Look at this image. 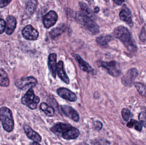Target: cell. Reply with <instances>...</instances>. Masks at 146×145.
Listing matches in <instances>:
<instances>
[{
    "label": "cell",
    "mask_w": 146,
    "mask_h": 145,
    "mask_svg": "<svg viewBox=\"0 0 146 145\" xmlns=\"http://www.w3.org/2000/svg\"><path fill=\"white\" fill-rule=\"evenodd\" d=\"M62 112L69 118L75 122H78L80 120V116L77 112L72 106L68 105L61 106Z\"/></svg>",
    "instance_id": "8fae6325"
},
{
    "label": "cell",
    "mask_w": 146,
    "mask_h": 145,
    "mask_svg": "<svg viewBox=\"0 0 146 145\" xmlns=\"http://www.w3.org/2000/svg\"><path fill=\"white\" fill-rule=\"evenodd\" d=\"M98 65L106 69L111 75L115 77L119 76L121 73L119 65L114 60L110 62L99 61Z\"/></svg>",
    "instance_id": "5b68a950"
},
{
    "label": "cell",
    "mask_w": 146,
    "mask_h": 145,
    "mask_svg": "<svg viewBox=\"0 0 146 145\" xmlns=\"http://www.w3.org/2000/svg\"><path fill=\"white\" fill-rule=\"evenodd\" d=\"M114 35L123 43L128 50L133 52L137 51V47L134 43L127 28L123 26H118L114 30Z\"/></svg>",
    "instance_id": "6da1fadb"
},
{
    "label": "cell",
    "mask_w": 146,
    "mask_h": 145,
    "mask_svg": "<svg viewBox=\"0 0 146 145\" xmlns=\"http://www.w3.org/2000/svg\"><path fill=\"white\" fill-rule=\"evenodd\" d=\"M6 23L5 20L0 18V34H2L6 30Z\"/></svg>",
    "instance_id": "4dcf8cb0"
},
{
    "label": "cell",
    "mask_w": 146,
    "mask_h": 145,
    "mask_svg": "<svg viewBox=\"0 0 146 145\" xmlns=\"http://www.w3.org/2000/svg\"><path fill=\"white\" fill-rule=\"evenodd\" d=\"M141 41L143 42H145L146 41V27L144 26L141 30V32L139 36Z\"/></svg>",
    "instance_id": "f546056e"
},
{
    "label": "cell",
    "mask_w": 146,
    "mask_h": 145,
    "mask_svg": "<svg viewBox=\"0 0 146 145\" xmlns=\"http://www.w3.org/2000/svg\"><path fill=\"white\" fill-rule=\"evenodd\" d=\"M37 1H30L28 2L26 7V12L28 15H31L36 9L37 6Z\"/></svg>",
    "instance_id": "cb8c5ba5"
},
{
    "label": "cell",
    "mask_w": 146,
    "mask_h": 145,
    "mask_svg": "<svg viewBox=\"0 0 146 145\" xmlns=\"http://www.w3.org/2000/svg\"><path fill=\"white\" fill-rule=\"evenodd\" d=\"M24 129L25 133L29 139L34 142H39L41 141V136L33 130L30 126L25 124L24 126Z\"/></svg>",
    "instance_id": "4fadbf2b"
},
{
    "label": "cell",
    "mask_w": 146,
    "mask_h": 145,
    "mask_svg": "<svg viewBox=\"0 0 146 145\" xmlns=\"http://www.w3.org/2000/svg\"><path fill=\"white\" fill-rule=\"evenodd\" d=\"M79 4H80L81 9L83 12L82 13L92 18L94 16L93 14L91 9L89 8L88 6L87 5L86 3L83 2H80L79 3Z\"/></svg>",
    "instance_id": "d4e9b609"
},
{
    "label": "cell",
    "mask_w": 146,
    "mask_h": 145,
    "mask_svg": "<svg viewBox=\"0 0 146 145\" xmlns=\"http://www.w3.org/2000/svg\"><path fill=\"white\" fill-rule=\"evenodd\" d=\"M80 133L79 129L75 127L71 128L62 135V137L64 139L67 140L75 139L78 138L80 135Z\"/></svg>",
    "instance_id": "d6986e66"
},
{
    "label": "cell",
    "mask_w": 146,
    "mask_h": 145,
    "mask_svg": "<svg viewBox=\"0 0 146 145\" xmlns=\"http://www.w3.org/2000/svg\"><path fill=\"white\" fill-rule=\"evenodd\" d=\"M139 120L142 125L146 128V112H142L139 115Z\"/></svg>",
    "instance_id": "f1b7e54d"
},
{
    "label": "cell",
    "mask_w": 146,
    "mask_h": 145,
    "mask_svg": "<svg viewBox=\"0 0 146 145\" xmlns=\"http://www.w3.org/2000/svg\"><path fill=\"white\" fill-rule=\"evenodd\" d=\"M40 108L48 116H52L54 114V109L53 107L48 105L46 103H42L40 104Z\"/></svg>",
    "instance_id": "603a6c76"
},
{
    "label": "cell",
    "mask_w": 146,
    "mask_h": 145,
    "mask_svg": "<svg viewBox=\"0 0 146 145\" xmlns=\"http://www.w3.org/2000/svg\"><path fill=\"white\" fill-rule=\"evenodd\" d=\"M56 72L60 78L63 82L66 84H69L70 80L64 70V64L62 61L58 62L56 66Z\"/></svg>",
    "instance_id": "9a60e30c"
},
{
    "label": "cell",
    "mask_w": 146,
    "mask_h": 145,
    "mask_svg": "<svg viewBox=\"0 0 146 145\" xmlns=\"http://www.w3.org/2000/svg\"><path fill=\"white\" fill-rule=\"evenodd\" d=\"M11 1H6V0H0V8L4 7L7 6L10 2Z\"/></svg>",
    "instance_id": "1f68e13d"
},
{
    "label": "cell",
    "mask_w": 146,
    "mask_h": 145,
    "mask_svg": "<svg viewBox=\"0 0 146 145\" xmlns=\"http://www.w3.org/2000/svg\"><path fill=\"white\" fill-rule=\"evenodd\" d=\"M23 37L29 41H35L37 39L39 35L38 31L31 25H28L22 30Z\"/></svg>",
    "instance_id": "ba28073f"
},
{
    "label": "cell",
    "mask_w": 146,
    "mask_h": 145,
    "mask_svg": "<svg viewBox=\"0 0 146 145\" xmlns=\"http://www.w3.org/2000/svg\"><path fill=\"white\" fill-rule=\"evenodd\" d=\"M136 88L137 89L140 94L144 97H146V85L141 83L137 82L135 84Z\"/></svg>",
    "instance_id": "4316f807"
},
{
    "label": "cell",
    "mask_w": 146,
    "mask_h": 145,
    "mask_svg": "<svg viewBox=\"0 0 146 145\" xmlns=\"http://www.w3.org/2000/svg\"><path fill=\"white\" fill-rule=\"evenodd\" d=\"M58 19L57 14L54 11H50L44 16L43 19V23L45 28H50L54 25Z\"/></svg>",
    "instance_id": "9c48e42d"
},
{
    "label": "cell",
    "mask_w": 146,
    "mask_h": 145,
    "mask_svg": "<svg viewBox=\"0 0 146 145\" xmlns=\"http://www.w3.org/2000/svg\"><path fill=\"white\" fill-rule=\"evenodd\" d=\"M138 75L139 71L137 69L135 68L129 69L122 78V83L126 87L131 86Z\"/></svg>",
    "instance_id": "52a82bcc"
},
{
    "label": "cell",
    "mask_w": 146,
    "mask_h": 145,
    "mask_svg": "<svg viewBox=\"0 0 146 145\" xmlns=\"http://www.w3.org/2000/svg\"><path fill=\"white\" fill-rule=\"evenodd\" d=\"M75 58L76 60H77L79 64V66L82 70L88 73H91V74L94 73L95 71L92 67L87 62L82 59L80 55L78 54H76Z\"/></svg>",
    "instance_id": "5bb4252c"
},
{
    "label": "cell",
    "mask_w": 146,
    "mask_h": 145,
    "mask_svg": "<svg viewBox=\"0 0 146 145\" xmlns=\"http://www.w3.org/2000/svg\"><path fill=\"white\" fill-rule=\"evenodd\" d=\"M0 120L3 127L7 132H12L14 128V123L12 112L6 107L0 108Z\"/></svg>",
    "instance_id": "3957f363"
},
{
    "label": "cell",
    "mask_w": 146,
    "mask_h": 145,
    "mask_svg": "<svg viewBox=\"0 0 146 145\" xmlns=\"http://www.w3.org/2000/svg\"><path fill=\"white\" fill-rule=\"evenodd\" d=\"M100 11V9L98 7H96V8H95L94 9V12L95 13H98V12Z\"/></svg>",
    "instance_id": "e575fe53"
},
{
    "label": "cell",
    "mask_w": 146,
    "mask_h": 145,
    "mask_svg": "<svg viewBox=\"0 0 146 145\" xmlns=\"http://www.w3.org/2000/svg\"><path fill=\"white\" fill-rule=\"evenodd\" d=\"M40 102L39 97L36 96L32 89H30L21 98V103L31 110L36 109Z\"/></svg>",
    "instance_id": "277c9868"
},
{
    "label": "cell",
    "mask_w": 146,
    "mask_h": 145,
    "mask_svg": "<svg viewBox=\"0 0 146 145\" xmlns=\"http://www.w3.org/2000/svg\"><path fill=\"white\" fill-rule=\"evenodd\" d=\"M114 2L117 5H121L123 2H125V1H114Z\"/></svg>",
    "instance_id": "836d02e7"
},
{
    "label": "cell",
    "mask_w": 146,
    "mask_h": 145,
    "mask_svg": "<svg viewBox=\"0 0 146 145\" xmlns=\"http://www.w3.org/2000/svg\"><path fill=\"white\" fill-rule=\"evenodd\" d=\"M94 125H95V129L96 130H99V131L102 129V127H103L102 123L98 121H97L95 123Z\"/></svg>",
    "instance_id": "d6a6232c"
},
{
    "label": "cell",
    "mask_w": 146,
    "mask_h": 145,
    "mask_svg": "<svg viewBox=\"0 0 146 145\" xmlns=\"http://www.w3.org/2000/svg\"><path fill=\"white\" fill-rule=\"evenodd\" d=\"M31 145H41L40 144H38V142H34Z\"/></svg>",
    "instance_id": "d590c367"
},
{
    "label": "cell",
    "mask_w": 146,
    "mask_h": 145,
    "mask_svg": "<svg viewBox=\"0 0 146 145\" xmlns=\"http://www.w3.org/2000/svg\"><path fill=\"white\" fill-rule=\"evenodd\" d=\"M16 19L12 15L8 16L6 22V32L8 35H11L13 33L16 28Z\"/></svg>",
    "instance_id": "2e32d148"
},
{
    "label": "cell",
    "mask_w": 146,
    "mask_h": 145,
    "mask_svg": "<svg viewBox=\"0 0 146 145\" xmlns=\"http://www.w3.org/2000/svg\"><path fill=\"white\" fill-rule=\"evenodd\" d=\"M66 30V26L65 24H62L60 26L52 30L50 32V36L51 38H54L55 37L61 35Z\"/></svg>",
    "instance_id": "ffe728a7"
},
{
    "label": "cell",
    "mask_w": 146,
    "mask_h": 145,
    "mask_svg": "<svg viewBox=\"0 0 146 145\" xmlns=\"http://www.w3.org/2000/svg\"><path fill=\"white\" fill-rule=\"evenodd\" d=\"M76 18L77 22L90 34L96 35L99 33V26L87 15L82 12H78L76 14Z\"/></svg>",
    "instance_id": "7a4b0ae2"
},
{
    "label": "cell",
    "mask_w": 146,
    "mask_h": 145,
    "mask_svg": "<svg viewBox=\"0 0 146 145\" xmlns=\"http://www.w3.org/2000/svg\"><path fill=\"white\" fill-rule=\"evenodd\" d=\"M48 65L49 69L54 78L56 77V54L55 53L50 54L48 59Z\"/></svg>",
    "instance_id": "e0dca14e"
},
{
    "label": "cell",
    "mask_w": 146,
    "mask_h": 145,
    "mask_svg": "<svg viewBox=\"0 0 146 145\" xmlns=\"http://www.w3.org/2000/svg\"><path fill=\"white\" fill-rule=\"evenodd\" d=\"M57 93L60 97L68 101L75 102L77 100L76 94L66 88H59L57 90Z\"/></svg>",
    "instance_id": "30bf717a"
},
{
    "label": "cell",
    "mask_w": 146,
    "mask_h": 145,
    "mask_svg": "<svg viewBox=\"0 0 146 145\" xmlns=\"http://www.w3.org/2000/svg\"><path fill=\"white\" fill-rule=\"evenodd\" d=\"M120 19L124 22H126L130 26H133L132 21V14L130 9L124 6L119 14Z\"/></svg>",
    "instance_id": "7c38bea8"
},
{
    "label": "cell",
    "mask_w": 146,
    "mask_h": 145,
    "mask_svg": "<svg viewBox=\"0 0 146 145\" xmlns=\"http://www.w3.org/2000/svg\"><path fill=\"white\" fill-rule=\"evenodd\" d=\"M72 127L69 124L60 123L55 124L50 128V130L55 133L62 135Z\"/></svg>",
    "instance_id": "ac0fdd59"
},
{
    "label": "cell",
    "mask_w": 146,
    "mask_h": 145,
    "mask_svg": "<svg viewBox=\"0 0 146 145\" xmlns=\"http://www.w3.org/2000/svg\"><path fill=\"white\" fill-rule=\"evenodd\" d=\"M9 84V80L7 74L5 71L0 69V86L8 87Z\"/></svg>",
    "instance_id": "7402d4cb"
},
{
    "label": "cell",
    "mask_w": 146,
    "mask_h": 145,
    "mask_svg": "<svg viewBox=\"0 0 146 145\" xmlns=\"http://www.w3.org/2000/svg\"><path fill=\"white\" fill-rule=\"evenodd\" d=\"M37 83V81L36 78L33 77H28L16 81L15 85L19 89L26 90L34 87L36 85Z\"/></svg>",
    "instance_id": "8992f818"
},
{
    "label": "cell",
    "mask_w": 146,
    "mask_h": 145,
    "mask_svg": "<svg viewBox=\"0 0 146 145\" xmlns=\"http://www.w3.org/2000/svg\"><path fill=\"white\" fill-rule=\"evenodd\" d=\"M82 145H88V144H84Z\"/></svg>",
    "instance_id": "8d00e7d4"
},
{
    "label": "cell",
    "mask_w": 146,
    "mask_h": 145,
    "mask_svg": "<svg viewBox=\"0 0 146 145\" xmlns=\"http://www.w3.org/2000/svg\"><path fill=\"white\" fill-rule=\"evenodd\" d=\"M127 126L129 128H132L134 127L135 129L139 131H141L142 129V125L141 123L133 119H131L130 121L128 123Z\"/></svg>",
    "instance_id": "484cf974"
},
{
    "label": "cell",
    "mask_w": 146,
    "mask_h": 145,
    "mask_svg": "<svg viewBox=\"0 0 146 145\" xmlns=\"http://www.w3.org/2000/svg\"><path fill=\"white\" fill-rule=\"evenodd\" d=\"M112 39V37L110 35H101L97 37L96 41L97 43L102 46L105 47L107 46L109 43Z\"/></svg>",
    "instance_id": "44dd1931"
},
{
    "label": "cell",
    "mask_w": 146,
    "mask_h": 145,
    "mask_svg": "<svg viewBox=\"0 0 146 145\" xmlns=\"http://www.w3.org/2000/svg\"><path fill=\"white\" fill-rule=\"evenodd\" d=\"M121 114L123 119L125 121H128L130 118L131 114L130 111L128 109L125 108L123 109L122 110Z\"/></svg>",
    "instance_id": "83f0119b"
}]
</instances>
